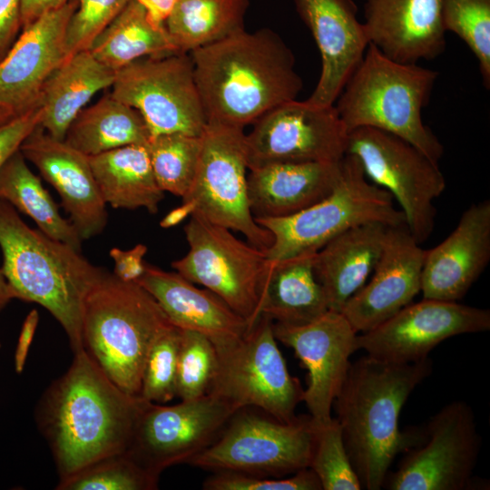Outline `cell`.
Instances as JSON below:
<instances>
[{"instance_id": "cell-1", "label": "cell", "mask_w": 490, "mask_h": 490, "mask_svg": "<svg viewBox=\"0 0 490 490\" xmlns=\"http://www.w3.org/2000/svg\"><path fill=\"white\" fill-rule=\"evenodd\" d=\"M144 400L111 381L84 349L44 393L38 423L60 479L126 451Z\"/></svg>"}, {"instance_id": "cell-2", "label": "cell", "mask_w": 490, "mask_h": 490, "mask_svg": "<svg viewBox=\"0 0 490 490\" xmlns=\"http://www.w3.org/2000/svg\"><path fill=\"white\" fill-rule=\"evenodd\" d=\"M189 54L207 123L243 129L302 89L293 53L267 28L240 29Z\"/></svg>"}, {"instance_id": "cell-3", "label": "cell", "mask_w": 490, "mask_h": 490, "mask_svg": "<svg viewBox=\"0 0 490 490\" xmlns=\"http://www.w3.org/2000/svg\"><path fill=\"white\" fill-rule=\"evenodd\" d=\"M431 372L428 357L396 363L367 354L350 363L333 406L363 489H381L397 456L423 441L422 433L400 431L398 421L408 397Z\"/></svg>"}, {"instance_id": "cell-4", "label": "cell", "mask_w": 490, "mask_h": 490, "mask_svg": "<svg viewBox=\"0 0 490 490\" xmlns=\"http://www.w3.org/2000/svg\"><path fill=\"white\" fill-rule=\"evenodd\" d=\"M2 270L16 299L47 309L64 329L72 349H83V313L90 292L108 274L81 251L28 226L0 200Z\"/></svg>"}, {"instance_id": "cell-5", "label": "cell", "mask_w": 490, "mask_h": 490, "mask_svg": "<svg viewBox=\"0 0 490 490\" xmlns=\"http://www.w3.org/2000/svg\"><path fill=\"white\" fill-rule=\"evenodd\" d=\"M438 73L384 55L369 44L334 103L348 132L371 127L395 134L438 163L444 147L422 119Z\"/></svg>"}, {"instance_id": "cell-6", "label": "cell", "mask_w": 490, "mask_h": 490, "mask_svg": "<svg viewBox=\"0 0 490 490\" xmlns=\"http://www.w3.org/2000/svg\"><path fill=\"white\" fill-rule=\"evenodd\" d=\"M169 324L160 305L142 286L108 272L84 303L83 349L113 383L139 396L149 349Z\"/></svg>"}, {"instance_id": "cell-7", "label": "cell", "mask_w": 490, "mask_h": 490, "mask_svg": "<svg viewBox=\"0 0 490 490\" xmlns=\"http://www.w3.org/2000/svg\"><path fill=\"white\" fill-rule=\"evenodd\" d=\"M385 189L371 182L357 157L346 154L329 194L308 208L281 218H254L273 238L269 261L316 252L345 230L368 222L406 224L403 212Z\"/></svg>"}, {"instance_id": "cell-8", "label": "cell", "mask_w": 490, "mask_h": 490, "mask_svg": "<svg viewBox=\"0 0 490 490\" xmlns=\"http://www.w3.org/2000/svg\"><path fill=\"white\" fill-rule=\"evenodd\" d=\"M214 346L216 367L207 394L238 410L257 407L281 422L298 417L304 389L287 368L270 318L261 315L244 335Z\"/></svg>"}, {"instance_id": "cell-9", "label": "cell", "mask_w": 490, "mask_h": 490, "mask_svg": "<svg viewBox=\"0 0 490 490\" xmlns=\"http://www.w3.org/2000/svg\"><path fill=\"white\" fill-rule=\"evenodd\" d=\"M314 437L315 423L309 415L281 422L242 408L187 465L211 472L284 477L309 467Z\"/></svg>"}, {"instance_id": "cell-10", "label": "cell", "mask_w": 490, "mask_h": 490, "mask_svg": "<svg viewBox=\"0 0 490 490\" xmlns=\"http://www.w3.org/2000/svg\"><path fill=\"white\" fill-rule=\"evenodd\" d=\"M346 154L357 157L366 177L397 201L414 239L426 241L435 225L433 202L446 186L438 163L406 140L371 127L348 132Z\"/></svg>"}, {"instance_id": "cell-11", "label": "cell", "mask_w": 490, "mask_h": 490, "mask_svg": "<svg viewBox=\"0 0 490 490\" xmlns=\"http://www.w3.org/2000/svg\"><path fill=\"white\" fill-rule=\"evenodd\" d=\"M188 253L172 263L183 278L219 296L251 327L261 316L265 251L193 212L184 227Z\"/></svg>"}, {"instance_id": "cell-12", "label": "cell", "mask_w": 490, "mask_h": 490, "mask_svg": "<svg viewBox=\"0 0 490 490\" xmlns=\"http://www.w3.org/2000/svg\"><path fill=\"white\" fill-rule=\"evenodd\" d=\"M247 171L243 129L207 123L196 174L182 201L192 203L193 212L210 222L239 231L249 243L266 250L273 238L256 222L250 211Z\"/></svg>"}, {"instance_id": "cell-13", "label": "cell", "mask_w": 490, "mask_h": 490, "mask_svg": "<svg viewBox=\"0 0 490 490\" xmlns=\"http://www.w3.org/2000/svg\"><path fill=\"white\" fill-rule=\"evenodd\" d=\"M112 87L115 99L140 113L151 137L165 133L201 136L207 126L187 53L136 60L117 71Z\"/></svg>"}, {"instance_id": "cell-14", "label": "cell", "mask_w": 490, "mask_h": 490, "mask_svg": "<svg viewBox=\"0 0 490 490\" xmlns=\"http://www.w3.org/2000/svg\"><path fill=\"white\" fill-rule=\"evenodd\" d=\"M421 443L407 450L397 469L387 474L390 490L474 489L473 473L481 448L472 407L453 401L434 415ZM480 488V486H479Z\"/></svg>"}, {"instance_id": "cell-15", "label": "cell", "mask_w": 490, "mask_h": 490, "mask_svg": "<svg viewBox=\"0 0 490 490\" xmlns=\"http://www.w3.org/2000/svg\"><path fill=\"white\" fill-rule=\"evenodd\" d=\"M237 411L211 394L172 406L144 400L126 452L160 475L172 466L188 464L210 446Z\"/></svg>"}, {"instance_id": "cell-16", "label": "cell", "mask_w": 490, "mask_h": 490, "mask_svg": "<svg viewBox=\"0 0 490 490\" xmlns=\"http://www.w3.org/2000/svg\"><path fill=\"white\" fill-rule=\"evenodd\" d=\"M246 134L249 169L278 162H339L348 130L335 105L298 101L270 110Z\"/></svg>"}, {"instance_id": "cell-17", "label": "cell", "mask_w": 490, "mask_h": 490, "mask_svg": "<svg viewBox=\"0 0 490 490\" xmlns=\"http://www.w3.org/2000/svg\"><path fill=\"white\" fill-rule=\"evenodd\" d=\"M490 329V311L458 301L423 299L377 327L358 334L357 350L381 360L408 363L428 357L446 339Z\"/></svg>"}, {"instance_id": "cell-18", "label": "cell", "mask_w": 490, "mask_h": 490, "mask_svg": "<svg viewBox=\"0 0 490 490\" xmlns=\"http://www.w3.org/2000/svg\"><path fill=\"white\" fill-rule=\"evenodd\" d=\"M273 332L308 369L302 401L309 416L318 424L329 421L333 401L351 363L349 358L357 351L358 332L341 312L333 310L302 325L273 322Z\"/></svg>"}, {"instance_id": "cell-19", "label": "cell", "mask_w": 490, "mask_h": 490, "mask_svg": "<svg viewBox=\"0 0 490 490\" xmlns=\"http://www.w3.org/2000/svg\"><path fill=\"white\" fill-rule=\"evenodd\" d=\"M77 6L69 0L22 30L0 61L1 108L19 114L39 104L45 82L68 58L66 30Z\"/></svg>"}, {"instance_id": "cell-20", "label": "cell", "mask_w": 490, "mask_h": 490, "mask_svg": "<svg viewBox=\"0 0 490 490\" xmlns=\"http://www.w3.org/2000/svg\"><path fill=\"white\" fill-rule=\"evenodd\" d=\"M426 251L406 224L387 228L382 254L369 281L340 311L358 333L377 327L412 302L421 290Z\"/></svg>"}, {"instance_id": "cell-21", "label": "cell", "mask_w": 490, "mask_h": 490, "mask_svg": "<svg viewBox=\"0 0 490 490\" xmlns=\"http://www.w3.org/2000/svg\"><path fill=\"white\" fill-rule=\"evenodd\" d=\"M294 1L321 57L319 79L307 101L333 105L370 44L367 30L353 0Z\"/></svg>"}, {"instance_id": "cell-22", "label": "cell", "mask_w": 490, "mask_h": 490, "mask_svg": "<svg viewBox=\"0 0 490 490\" xmlns=\"http://www.w3.org/2000/svg\"><path fill=\"white\" fill-rule=\"evenodd\" d=\"M19 151L56 190L83 240L103 232L108 213L89 156L53 138L40 124L24 140Z\"/></svg>"}, {"instance_id": "cell-23", "label": "cell", "mask_w": 490, "mask_h": 490, "mask_svg": "<svg viewBox=\"0 0 490 490\" xmlns=\"http://www.w3.org/2000/svg\"><path fill=\"white\" fill-rule=\"evenodd\" d=\"M490 260V201L470 205L454 230L426 251L421 273L423 299L458 301Z\"/></svg>"}, {"instance_id": "cell-24", "label": "cell", "mask_w": 490, "mask_h": 490, "mask_svg": "<svg viewBox=\"0 0 490 490\" xmlns=\"http://www.w3.org/2000/svg\"><path fill=\"white\" fill-rule=\"evenodd\" d=\"M364 15L370 44L393 61L417 64L445 51L440 0H366Z\"/></svg>"}, {"instance_id": "cell-25", "label": "cell", "mask_w": 490, "mask_h": 490, "mask_svg": "<svg viewBox=\"0 0 490 490\" xmlns=\"http://www.w3.org/2000/svg\"><path fill=\"white\" fill-rule=\"evenodd\" d=\"M137 283L154 298L172 324L201 333L214 344L239 338L250 328L219 296L178 272L146 264Z\"/></svg>"}, {"instance_id": "cell-26", "label": "cell", "mask_w": 490, "mask_h": 490, "mask_svg": "<svg viewBox=\"0 0 490 490\" xmlns=\"http://www.w3.org/2000/svg\"><path fill=\"white\" fill-rule=\"evenodd\" d=\"M339 162H278L249 169L248 196L254 218H281L322 200L334 189Z\"/></svg>"}, {"instance_id": "cell-27", "label": "cell", "mask_w": 490, "mask_h": 490, "mask_svg": "<svg viewBox=\"0 0 490 490\" xmlns=\"http://www.w3.org/2000/svg\"><path fill=\"white\" fill-rule=\"evenodd\" d=\"M388 227L381 222L355 226L316 252L315 274L329 310L340 312L368 280L382 254Z\"/></svg>"}, {"instance_id": "cell-28", "label": "cell", "mask_w": 490, "mask_h": 490, "mask_svg": "<svg viewBox=\"0 0 490 490\" xmlns=\"http://www.w3.org/2000/svg\"><path fill=\"white\" fill-rule=\"evenodd\" d=\"M116 73L88 50L69 56L41 91L40 126L53 138L64 141L77 114L97 92L113 85Z\"/></svg>"}, {"instance_id": "cell-29", "label": "cell", "mask_w": 490, "mask_h": 490, "mask_svg": "<svg viewBox=\"0 0 490 490\" xmlns=\"http://www.w3.org/2000/svg\"><path fill=\"white\" fill-rule=\"evenodd\" d=\"M316 252L277 261L268 260L260 302L261 315L276 323L302 325L329 310L324 290L315 274Z\"/></svg>"}, {"instance_id": "cell-30", "label": "cell", "mask_w": 490, "mask_h": 490, "mask_svg": "<svg viewBox=\"0 0 490 490\" xmlns=\"http://www.w3.org/2000/svg\"><path fill=\"white\" fill-rule=\"evenodd\" d=\"M106 204L115 209L144 208L154 214L164 198L151 164L146 144H131L89 156Z\"/></svg>"}, {"instance_id": "cell-31", "label": "cell", "mask_w": 490, "mask_h": 490, "mask_svg": "<svg viewBox=\"0 0 490 490\" xmlns=\"http://www.w3.org/2000/svg\"><path fill=\"white\" fill-rule=\"evenodd\" d=\"M150 137L140 113L110 93L77 114L64 141L93 156L126 145L147 144Z\"/></svg>"}, {"instance_id": "cell-32", "label": "cell", "mask_w": 490, "mask_h": 490, "mask_svg": "<svg viewBox=\"0 0 490 490\" xmlns=\"http://www.w3.org/2000/svg\"><path fill=\"white\" fill-rule=\"evenodd\" d=\"M88 51L116 72L141 58L179 53L165 25L152 24L145 9L134 0L129 1Z\"/></svg>"}, {"instance_id": "cell-33", "label": "cell", "mask_w": 490, "mask_h": 490, "mask_svg": "<svg viewBox=\"0 0 490 490\" xmlns=\"http://www.w3.org/2000/svg\"><path fill=\"white\" fill-rule=\"evenodd\" d=\"M0 200L29 216L50 238L81 251L83 240L76 229L62 217L57 204L19 150L0 167Z\"/></svg>"}, {"instance_id": "cell-34", "label": "cell", "mask_w": 490, "mask_h": 490, "mask_svg": "<svg viewBox=\"0 0 490 490\" xmlns=\"http://www.w3.org/2000/svg\"><path fill=\"white\" fill-rule=\"evenodd\" d=\"M248 0H178L165 28L179 53L215 43L244 28Z\"/></svg>"}, {"instance_id": "cell-35", "label": "cell", "mask_w": 490, "mask_h": 490, "mask_svg": "<svg viewBox=\"0 0 490 490\" xmlns=\"http://www.w3.org/2000/svg\"><path fill=\"white\" fill-rule=\"evenodd\" d=\"M147 149L155 180L164 192L184 197L197 171L201 136L165 133L151 137Z\"/></svg>"}, {"instance_id": "cell-36", "label": "cell", "mask_w": 490, "mask_h": 490, "mask_svg": "<svg viewBox=\"0 0 490 490\" xmlns=\"http://www.w3.org/2000/svg\"><path fill=\"white\" fill-rule=\"evenodd\" d=\"M160 475L149 471L126 451L100 459L65 478L58 490H153Z\"/></svg>"}, {"instance_id": "cell-37", "label": "cell", "mask_w": 490, "mask_h": 490, "mask_svg": "<svg viewBox=\"0 0 490 490\" xmlns=\"http://www.w3.org/2000/svg\"><path fill=\"white\" fill-rule=\"evenodd\" d=\"M446 32L456 34L475 56L482 82L490 86V0H440Z\"/></svg>"}, {"instance_id": "cell-38", "label": "cell", "mask_w": 490, "mask_h": 490, "mask_svg": "<svg viewBox=\"0 0 490 490\" xmlns=\"http://www.w3.org/2000/svg\"><path fill=\"white\" fill-rule=\"evenodd\" d=\"M314 423L315 437L309 468L319 479L322 490L362 489L336 417L324 424Z\"/></svg>"}, {"instance_id": "cell-39", "label": "cell", "mask_w": 490, "mask_h": 490, "mask_svg": "<svg viewBox=\"0 0 490 490\" xmlns=\"http://www.w3.org/2000/svg\"><path fill=\"white\" fill-rule=\"evenodd\" d=\"M181 328L169 324L152 342L147 354L140 395L142 399L165 404L176 397L177 357Z\"/></svg>"}, {"instance_id": "cell-40", "label": "cell", "mask_w": 490, "mask_h": 490, "mask_svg": "<svg viewBox=\"0 0 490 490\" xmlns=\"http://www.w3.org/2000/svg\"><path fill=\"white\" fill-rule=\"evenodd\" d=\"M216 367V349L205 335L181 329L177 357L176 397L190 400L208 393Z\"/></svg>"}, {"instance_id": "cell-41", "label": "cell", "mask_w": 490, "mask_h": 490, "mask_svg": "<svg viewBox=\"0 0 490 490\" xmlns=\"http://www.w3.org/2000/svg\"><path fill=\"white\" fill-rule=\"evenodd\" d=\"M66 30L68 57L88 50L95 38L116 18L130 0H77Z\"/></svg>"}, {"instance_id": "cell-42", "label": "cell", "mask_w": 490, "mask_h": 490, "mask_svg": "<svg viewBox=\"0 0 490 490\" xmlns=\"http://www.w3.org/2000/svg\"><path fill=\"white\" fill-rule=\"evenodd\" d=\"M202 488L205 490H322L319 479L309 468L301 469L289 476L270 477L238 472H212Z\"/></svg>"}, {"instance_id": "cell-43", "label": "cell", "mask_w": 490, "mask_h": 490, "mask_svg": "<svg viewBox=\"0 0 490 490\" xmlns=\"http://www.w3.org/2000/svg\"><path fill=\"white\" fill-rule=\"evenodd\" d=\"M40 104L0 122V167L16 151L24 140L40 124Z\"/></svg>"}, {"instance_id": "cell-44", "label": "cell", "mask_w": 490, "mask_h": 490, "mask_svg": "<svg viewBox=\"0 0 490 490\" xmlns=\"http://www.w3.org/2000/svg\"><path fill=\"white\" fill-rule=\"evenodd\" d=\"M146 252L147 247L143 244H137L127 250L112 249L110 256L114 261L113 273L122 281L137 282L146 269L147 263L143 260Z\"/></svg>"}, {"instance_id": "cell-45", "label": "cell", "mask_w": 490, "mask_h": 490, "mask_svg": "<svg viewBox=\"0 0 490 490\" xmlns=\"http://www.w3.org/2000/svg\"><path fill=\"white\" fill-rule=\"evenodd\" d=\"M20 29L21 0H0V61L18 38Z\"/></svg>"}, {"instance_id": "cell-46", "label": "cell", "mask_w": 490, "mask_h": 490, "mask_svg": "<svg viewBox=\"0 0 490 490\" xmlns=\"http://www.w3.org/2000/svg\"><path fill=\"white\" fill-rule=\"evenodd\" d=\"M38 321V313L35 309H33L26 316L23 323L15 352V368L17 373H21L24 370L29 348L34 338Z\"/></svg>"}, {"instance_id": "cell-47", "label": "cell", "mask_w": 490, "mask_h": 490, "mask_svg": "<svg viewBox=\"0 0 490 490\" xmlns=\"http://www.w3.org/2000/svg\"><path fill=\"white\" fill-rule=\"evenodd\" d=\"M69 0H21L22 30L44 14L59 8Z\"/></svg>"}, {"instance_id": "cell-48", "label": "cell", "mask_w": 490, "mask_h": 490, "mask_svg": "<svg viewBox=\"0 0 490 490\" xmlns=\"http://www.w3.org/2000/svg\"><path fill=\"white\" fill-rule=\"evenodd\" d=\"M146 11L149 20L155 26L164 24L173 10L178 0H134Z\"/></svg>"}, {"instance_id": "cell-49", "label": "cell", "mask_w": 490, "mask_h": 490, "mask_svg": "<svg viewBox=\"0 0 490 490\" xmlns=\"http://www.w3.org/2000/svg\"><path fill=\"white\" fill-rule=\"evenodd\" d=\"M194 205L188 201H182V204L167 213L161 220L160 225L162 228H171L180 224L188 216L194 211Z\"/></svg>"}, {"instance_id": "cell-50", "label": "cell", "mask_w": 490, "mask_h": 490, "mask_svg": "<svg viewBox=\"0 0 490 490\" xmlns=\"http://www.w3.org/2000/svg\"><path fill=\"white\" fill-rule=\"evenodd\" d=\"M13 299H16L15 293L7 282L4 272L0 268V310L5 308Z\"/></svg>"}, {"instance_id": "cell-51", "label": "cell", "mask_w": 490, "mask_h": 490, "mask_svg": "<svg viewBox=\"0 0 490 490\" xmlns=\"http://www.w3.org/2000/svg\"><path fill=\"white\" fill-rule=\"evenodd\" d=\"M14 115H16V114H13L8 110L0 107V122L5 121L13 117Z\"/></svg>"}]
</instances>
